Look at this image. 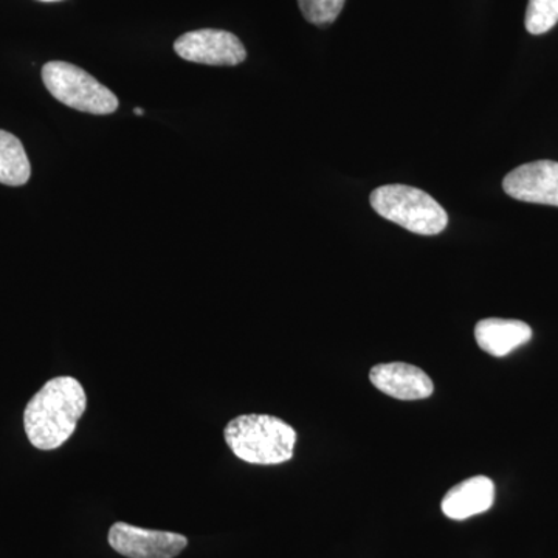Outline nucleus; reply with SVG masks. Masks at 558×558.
<instances>
[{
  "label": "nucleus",
  "instance_id": "obj_1",
  "mask_svg": "<svg viewBox=\"0 0 558 558\" xmlns=\"http://www.w3.org/2000/svg\"><path fill=\"white\" fill-rule=\"evenodd\" d=\"M86 409V391L75 377L47 381L24 411L25 433L32 446L38 450L60 449L75 433Z\"/></svg>",
  "mask_w": 558,
  "mask_h": 558
},
{
  "label": "nucleus",
  "instance_id": "obj_2",
  "mask_svg": "<svg viewBox=\"0 0 558 558\" xmlns=\"http://www.w3.org/2000/svg\"><path fill=\"white\" fill-rule=\"evenodd\" d=\"M227 446L234 457L248 464L278 465L295 451V428L269 414H244L231 418L223 429Z\"/></svg>",
  "mask_w": 558,
  "mask_h": 558
},
{
  "label": "nucleus",
  "instance_id": "obj_3",
  "mask_svg": "<svg viewBox=\"0 0 558 558\" xmlns=\"http://www.w3.org/2000/svg\"><path fill=\"white\" fill-rule=\"evenodd\" d=\"M371 207L381 218L391 220L422 236H435L446 230L449 216L435 197L409 185H384L374 190Z\"/></svg>",
  "mask_w": 558,
  "mask_h": 558
},
{
  "label": "nucleus",
  "instance_id": "obj_4",
  "mask_svg": "<svg viewBox=\"0 0 558 558\" xmlns=\"http://www.w3.org/2000/svg\"><path fill=\"white\" fill-rule=\"evenodd\" d=\"M43 81L58 101L80 112L109 116L119 108L116 94L98 83L86 70L69 62H47L43 69Z\"/></svg>",
  "mask_w": 558,
  "mask_h": 558
},
{
  "label": "nucleus",
  "instance_id": "obj_5",
  "mask_svg": "<svg viewBox=\"0 0 558 558\" xmlns=\"http://www.w3.org/2000/svg\"><path fill=\"white\" fill-rule=\"evenodd\" d=\"M108 539L110 548L128 558H174L189 545L185 535L128 523L113 524Z\"/></svg>",
  "mask_w": 558,
  "mask_h": 558
},
{
  "label": "nucleus",
  "instance_id": "obj_6",
  "mask_svg": "<svg viewBox=\"0 0 558 558\" xmlns=\"http://www.w3.org/2000/svg\"><path fill=\"white\" fill-rule=\"evenodd\" d=\"M174 50L182 60L207 65H238L247 58L238 36L213 28L185 33L175 40Z\"/></svg>",
  "mask_w": 558,
  "mask_h": 558
},
{
  "label": "nucleus",
  "instance_id": "obj_7",
  "mask_svg": "<svg viewBox=\"0 0 558 558\" xmlns=\"http://www.w3.org/2000/svg\"><path fill=\"white\" fill-rule=\"evenodd\" d=\"M502 189L512 199L558 207V161L521 165L506 175Z\"/></svg>",
  "mask_w": 558,
  "mask_h": 558
},
{
  "label": "nucleus",
  "instance_id": "obj_8",
  "mask_svg": "<svg viewBox=\"0 0 558 558\" xmlns=\"http://www.w3.org/2000/svg\"><path fill=\"white\" fill-rule=\"evenodd\" d=\"M369 380L389 398L399 400L427 399L435 391L428 374L410 363H381L369 371Z\"/></svg>",
  "mask_w": 558,
  "mask_h": 558
},
{
  "label": "nucleus",
  "instance_id": "obj_9",
  "mask_svg": "<svg viewBox=\"0 0 558 558\" xmlns=\"http://www.w3.org/2000/svg\"><path fill=\"white\" fill-rule=\"evenodd\" d=\"M495 484L487 476H473L457 484L442 499L444 515L451 520H468L487 512L494 506Z\"/></svg>",
  "mask_w": 558,
  "mask_h": 558
},
{
  "label": "nucleus",
  "instance_id": "obj_10",
  "mask_svg": "<svg viewBox=\"0 0 558 558\" xmlns=\"http://www.w3.org/2000/svg\"><path fill=\"white\" fill-rule=\"evenodd\" d=\"M531 339V326L520 319L486 318L475 328L476 343L492 357H506Z\"/></svg>",
  "mask_w": 558,
  "mask_h": 558
},
{
  "label": "nucleus",
  "instance_id": "obj_11",
  "mask_svg": "<svg viewBox=\"0 0 558 558\" xmlns=\"http://www.w3.org/2000/svg\"><path fill=\"white\" fill-rule=\"evenodd\" d=\"M32 174L31 161L21 140L10 132L0 131V183L22 186Z\"/></svg>",
  "mask_w": 558,
  "mask_h": 558
},
{
  "label": "nucleus",
  "instance_id": "obj_12",
  "mask_svg": "<svg viewBox=\"0 0 558 558\" xmlns=\"http://www.w3.org/2000/svg\"><path fill=\"white\" fill-rule=\"evenodd\" d=\"M558 22V0H529L526 31L531 35H543L556 27Z\"/></svg>",
  "mask_w": 558,
  "mask_h": 558
},
{
  "label": "nucleus",
  "instance_id": "obj_13",
  "mask_svg": "<svg viewBox=\"0 0 558 558\" xmlns=\"http://www.w3.org/2000/svg\"><path fill=\"white\" fill-rule=\"evenodd\" d=\"M347 0H299L301 13L307 22L326 27L336 22Z\"/></svg>",
  "mask_w": 558,
  "mask_h": 558
},
{
  "label": "nucleus",
  "instance_id": "obj_14",
  "mask_svg": "<svg viewBox=\"0 0 558 558\" xmlns=\"http://www.w3.org/2000/svg\"><path fill=\"white\" fill-rule=\"evenodd\" d=\"M135 116L142 117L143 116V109H140V108L135 109Z\"/></svg>",
  "mask_w": 558,
  "mask_h": 558
},
{
  "label": "nucleus",
  "instance_id": "obj_15",
  "mask_svg": "<svg viewBox=\"0 0 558 558\" xmlns=\"http://www.w3.org/2000/svg\"><path fill=\"white\" fill-rule=\"evenodd\" d=\"M40 2H57V0H40Z\"/></svg>",
  "mask_w": 558,
  "mask_h": 558
}]
</instances>
